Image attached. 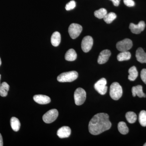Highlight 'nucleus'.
Masks as SVG:
<instances>
[{
  "instance_id": "obj_3",
  "label": "nucleus",
  "mask_w": 146,
  "mask_h": 146,
  "mask_svg": "<svg viewBox=\"0 0 146 146\" xmlns=\"http://www.w3.org/2000/svg\"><path fill=\"white\" fill-rule=\"evenodd\" d=\"M78 77V73L76 71H71L62 73L57 77V80L59 82H72L74 81Z\"/></svg>"
},
{
  "instance_id": "obj_4",
  "label": "nucleus",
  "mask_w": 146,
  "mask_h": 146,
  "mask_svg": "<svg viewBox=\"0 0 146 146\" xmlns=\"http://www.w3.org/2000/svg\"><path fill=\"white\" fill-rule=\"evenodd\" d=\"M74 98L76 104L77 106L81 105L86 100V92L82 88H78L75 91Z\"/></svg>"
},
{
  "instance_id": "obj_11",
  "label": "nucleus",
  "mask_w": 146,
  "mask_h": 146,
  "mask_svg": "<svg viewBox=\"0 0 146 146\" xmlns=\"http://www.w3.org/2000/svg\"><path fill=\"white\" fill-rule=\"evenodd\" d=\"M111 54V52L109 50H104L102 51L98 58V63L100 64H103L106 63Z\"/></svg>"
},
{
  "instance_id": "obj_32",
  "label": "nucleus",
  "mask_w": 146,
  "mask_h": 146,
  "mask_svg": "<svg viewBox=\"0 0 146 146\" xmlns=\"http://www.w3.org/2000/svg\"><path fill=\"white\" fill-rule=\"evenodd\" d=\"M1 65V58H0V66Z\"/></svg>"
},
{
  "instance_id": "obj_1",
  "label": "nucleus",
  "mask_w": 146,
  "mask_h": 146,
  "mask_svg": "<svg viewBox=\"0 0 146 146\" xmlns=\"http://www.w3.org/2000/svg\"><path fill=\"white\" fill-rule=\"evenodd\" d=\"M109 118L106 113H98L94 115L89 123V132L92 135H97L109 129L112 124Z\"/></svg>"
},
{
  "instance_id": "obj_15",
  "label": "nucleus",
  "mask_w": 146,
  "mask_h": 146,
  "mask_svg": "<svg viewBox=\"0 0 146 146\" xmlns=\"http://www.w3.org/2000/svg\"><path fill=\"white\" fill-rule=\"evenodd\" d=\"M132 93L133 97L136 96L139 98H145L146 97V95L143 92V87L141 85L133 86L132 88Z\"/></svg>"
},
{
  "instance_id": "obj_12",
  "label": "nucleus",
  "mask_w": 146,
  "mask_h": 146,
  "mask_svg": "<svg viewBox=\"0 0 146 146\" xmlns=\"http://www.w3.org/2000/svg\"><path fill=\"white\" fill-rule=\"evenodd\" d=\"M71 129L68 126H63L60 127L57 131V136L60 138H68L70 135Z\"/></svg>"
},
{
  "instance_id": "obj_33",
  "label": "nucleus",
  "mask_w": 146,
  "mask_h": 146,
  "mask_svg": "<svg viewBox=\"0 0 146 146\" xmlns=\"http://www.w3.org/2000/svg\"><path fill=\"white\" fill-rule=\"evenodd\" d=\"M1 75L0 74V80H1ZM1 83H0V86H1Z\"/></svg>"
},
{
  "instance_id": "obj_5",
  "label": "nucleus",
  "mask_w": 146,
  "mask_h": 146,
  "mask_svg": "<svg viewBox=\"0 0 146 146\" xmlns=\"http://www.w3.org/2000/svg\"><path fill=\"white\" fill-rule=\"evenodd\" d=\"M82 30V27L79 24L72 23L68 29V32L72 39H75L78 37Z\"/></svg>"
},
{
  "instance_id": "obj_20",
  "label": "nucleus",
  "mask_w": 146,
  "mask_h": 146,
  "mask_svg": "<svg viewBox=\"0 0 146 146\" xmlns=\"http://www.w3.org/2000/svg\"><path fill=\"white\" fill-rule=\"evenodd\" d=\"M9 89V85L6 82H3L0 86V96L6 97Z\"/></svg>"
},
{
  "instance_id": "obj_31",
  "label": "nucleus",
  "mask_w": 146,
  "mask_h": 146,
  "mask_svg": "<svg viewBox=\"0 0 146 146\" xmlns=\"http://www.w3.org/2000/svg\"><path fill=\"white\" fill-rule=\"evenodd\" d=\"M3 145L2 136L1 134L0 133V146H3Z\"/></svg>"
},
{
  "instance_id": "obj_14",
  "label": "nucleus",
  "mask_w": 146,
  "mask_h": 146,
  "mask_svg": "<svg viewBox=\"0 0 146 146\" xmlns=\"http://www.w3.org/2000/svg\"><path fill=\"white\" fill-rule=\"evenodd\" d=\"M136 56L138 62L146 63V53L142 48H139L136 51Z\"/></svg>"
},
{
  "instance_id": "obj_7",
  "label": "nucleus",
  "mask_w": 146,
  "mask_h": 146,
  "mask_svg": "<svg viewBox=\"0 0 146 146\" xmlns=\"http://www.w3.org/2000/svg\"><path fill=\"white\" fill-rule=\"evenodd\" d=\"M133 46L132 41L130 39H125L117 43L116 48L121 52L128 51Z\"/></svg>"
},
{
  "instance_id": "obj_8",
  "label": "nucleus",
  "mask_w": 146,
  "mask_h": 146,
  "mask_svg": "<svg viewBox=\"0 0 146 146\" xmlns=\"http://www.w3.org/2000/svg\"><path fill=\"white\" fill-rule=\"evenodd\" d=\"M106 84V80L105 78H102L96 82L94 85V88L100 94L104 95L107 91L108 87Z\"/></svg>"
},
{
  "instance_id": "obj_28",
  "label": "nucleus",
  "mask_w": 146,
  "mask_h": 146,
  "mask_svg": "<svg viewBox=\"0 0 146 146\" xmlns=\"http://www.w3.org/2000/svg\"><path fill=\"white\" fill-rule=\"evenodd\" d=\"M125 5L129 7H132L135 5V2L133 0H123Z\"/></svg>"
},
{
  "instance_id": "obj_2",
  "label": "nucleus",
  "mask_w": 146,
  "mask_h": 146,
  "mask_svg": "<svg viewBox=\"0 0 146 146\" xmlns=\"http://www.w3.org/2000/svg\"><path fill=\"white\" fill-rule=\"evenodd\" d=\"M123 89L121 86L117 82H113L110 86V95L112 99L117 100L122 96Z\"/></svg>"
},
{
  "instance_id": "obj_27",
  "label": "nucleus",
  "mask_w": 146,
  "mask_h": 146,
  "mask_svg": "<svg viewBox=\"0 0 146 146\" xmlns=\"http://www.w3.org/2000/svg\"><path fill=\"white\" fill-rule=\"evenodd\" d=\"M76 6V3L74 1H71L65 6V9L70 11L74 9Z\"/></svg>"
},
{
  "instance_id": "obj_29",
  "label": "nucleus",
  "mask_w": 146,
  "mask_h": 146,
  "mask_svg": "<svg viewBox=\"0 0 146 146\" xmlns=\"http://www.w3.org/2000/svg\"><path fill=\"white\" fill-rule=\"evenodd\" d=\"M141 77L142 80L146 84V69H143L142 70L141 73Z\"/></svg>"
},
{
  "instance_id": "obj_24",
  "label": "nucleus",
  "mask_w": 146,
  "mask_h": 146,
  "mask_svg": "<svg viewBox=\"0 0 146 146\" xmlns=\"http://www.w3.org/2000/svg\"><path fill=\"white\" fill-rule=\"evenodd\" d=\"M117 18V15L115 13L110 12L107 13L104 18L105 22L107 24H110Z\"/></svg>"
},
{
  "instance_id": "obj_19",
  "label": "nucleus",
  "mask_w": 146,
  "mask_h": 146,
  "mask_svg": "<svg viewBox=\"0 0 146 146\" xmlns=\"http://www.w3.org/2000/svg\"><path fill=\"white\" fill-rule=\"evenodd\" d=\"M128 73L129 75L128 76V79L130 81H134L137 78L138 76V72L137 69L135 66H132L129 68Z\"/></svg>"
},
{
  "instance_id": "obj_13",
  "label": "nucleus",
  "mask_w": 146,
  "mask_h": 146,
  "mask_svg": "<svg viewBox=\"0 0 146 146\" xmlns=\"http://www.w3.org/2000/svg\"><path fill=\"white\" fill-rule=\"evenodd\" d=\"M33 100L35 102L40 104H46L51 101L50 98L48 96L42 95H35L33 97Z\"/></svg>"
},
{
  "instance_id": "obj_21",
  "label": "nucleus",
  "mask_w": 146,
  "mask_h": 146,
  "mask_svg": "<svg viewBox=\"0 0 146 146\" xmlns=\"http://www.w3.org/2000/svg\"><path fill=\"white\" fill-rule=\"evenodd\" d=\"M131 57V54L128 51L121 52L117 56V60L119 61L129 60Z\"/></svg>"
},
{
  "instance_id": "obj_18",
  "label": "nucleus",
  "mask_w": 146,
  "mask_h": 146,
  "mask_svg": "<svg viewBox=\"0 0 146 146\" xmlns=\"http://www.w3.org/2000/svg\"><path fill=\"white\" fill-rule=\"evenodd\" d=\"M10 124L11 128L14 131H18L21 127V123L17 118L13 117L10 120Z\"/></svg>"
},
{
  "instance_id": "obj_16",
  "label": "nucleus",
  "mask_w": 146,
  "mask_h": 146,
  "mask_svg": "<svg viewBox=\"0 0 146 146\" xmlns=\"http://www.w3.org/2000/svg\"><path fill=\"white\" fill-rule=\"evenodd\" d=\"M61 41V36L58 32H55L53 33L51 38V42L54 46H58L60 44Z\"/></svg>"
},
{
  "instance_id": "obj_25",
  "label": "nucleus",
  "mask_w": 146,
  "mask_h": 146,
  "mask_svg": "<svg viewBox=\"0 0 146 146\" xmlns=\"http://www.w3.org/2000/svg\"><path fill=\"white\" fill-rule=\"evenodd\" d=\"M107 14V11L105 9H100L99 10L96 11L94 12V15L99 19L104 18Z\"/></svg>"
},
{
  "instance_id": "obj_26",
  "label": "nucleus",
  "mask_w": 146,
  "mask_h": 146,
  "mask_svg": "<svg viewBox=\"0 0 146 146\" xmlns=\"http://www.w3.org/2000/svg\"><path fill=\"white\" fill-rule=\"evenodd\" d=\"M139 121L142 126H146V111L142 110L139 115Z\"/></svg>"
},
{
  "instance_id": "obj_10",
  "label": "nucleus",
  "mask_w": 146,
  "mask_h": 146,
  "mask_svg": "<svg viewBox=\"0 0 146 146\" xmlns=\"http://www.w3.org/2000/svg\"><path fill=\"white\" fill-rule=\"evenodd\" d=\"M145 26V22L141 21L137 25L132 23H130L129 25V28L132 33L138 34L141 33V32L143 31Z\"/></svg>"
},
{
  "instance_id": "obj_30",
  "label": "nucleus",
  "mask_w": 146,
  "mask_h": 146,
  "mask_svg": "<svg viewBox=\"0 0 146 146\" xmlns=\"http://www.w3.org/2000/svg\"><path fill=\"white\" fill-rule=\"evenodd\" d=\"M110 1H112L114 6L117 7L119 5L121 0H110Z\"/></svg>"
},
{
  "instance_id": "obj_6",
  "label": "nucleus",
  "mask_w": 146,
  "mask_h": 146,
  "mask_svg": "<svg viewBox=\"0 0 146 146\" xmlns=\"http://www.w3.org/2000/svg\"><path fill=\"white\" fill-rule=\"evenodd\" d=\"M58 115V112L57 110H50L43 115V121L46 123H50L56 120Z\"/></svg>"
},
{
  "instance_id": "obj_22",
  "label": "nucleus",
  "mask_w": 146,
  "mask_h": 146,
  "mask_svg": "<svg viewBox=\"0 0 146 146\" xmlns=\"http://www.w3.org/2000/svg\"><path fill=\"white\" fill-rule=\"evenodd\" d=\"M118 129L120 133L123 135H125L128 133V127H127L126 124L124 122H120L118 123Z\"/></svg>"
},
{
  "instance_id": "obj_23",
  "label": "nucleus",
  "mask_w": 146,
  "mask_h": 146,
  "mask_svg": "<svg viewBox=\"0 0 146 146\" xmlns=\"http://www.w3.org/2000/svg\"><path fill=\"white\" fill-rule=\"evenodd\" d=\"M126 119L130 123H133L137 120V115L133 112H128L126 114Z\"/></svg>"
},
{
  "instance_id": "obj_34",
  "label": "nucleus",
  "mask_w": 146,
  "mask_h": 146,
  "mask_svg": "<svg viewBox=\"0 0 146 146\" xmlns=\"http://www.w3.org/2000/svg\"><path fill=\"white\" fill-rule=\"evenodd\" d=\"M144 146H146V143H145V144H144Z\"/></svg>"
},
{
  "instance_id": "obj_17",
  "label": "nucleus",
  "mask_w": 146,
  "mask_h": 146,
  "mask_svg": "<svg viewBox=\"0 0 146 146\" xmlns=\"http://www.w3.org/2000/svg\"><path fill=\"white\" fill-rule=\"evenodd\" d=\"M77 54L74 50L70 49L66 52L65 54V60L69 61H74L76 59Z\"/></svg>"
},
{
  "instance_id": "obj_9",
  "label": "nucleus",
  "mask_w": 146,
  "mask_h": 146,
  "mask_svg": "<svg viewBox=\"0 0 146 146\" xmlns=\"http://www.w3.org/2000/svg\"><path fill=\"white\" fill-rule=\"evenodd\" d=\"M93 43L94 40L91 36H86L84 37L81 43V48L84 52H89L92 48Z\"/></svg>"
}]
</instances>
